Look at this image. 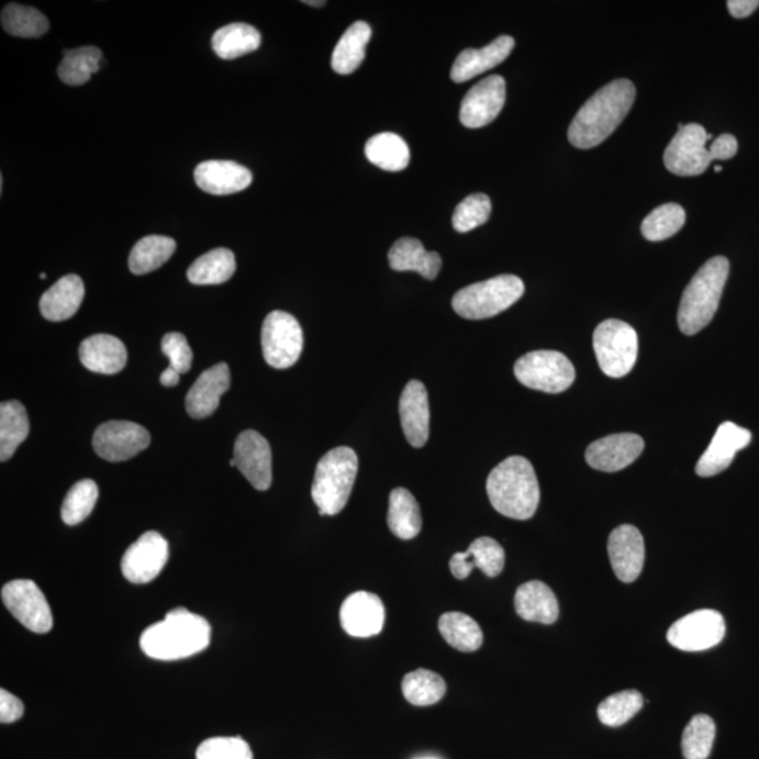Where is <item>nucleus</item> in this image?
I'll list each match as a JSON object with an SVG mask.
<instances>
[{"label":"nucleus","instance_id":"f257e3e1","mask_svg":"<svg viewBox=\"0 0 759 759\" xmlns=\"http://www.w3.org/2000/svg\"><path fill=\"white\" fill-rule=\"evenodd\" d=\"M635 99L636 88L630 80L616 79L605 85L577 113L568 129V141L580 149L602 144L626 119Z\"/></svg>","mask_w":759,"mask_h":759},{"label":"nucleus","instance_id":"f03ea898","mask_svg":"<svg viewBox=\"0 0 759 759\" xmlns=\"http://www.w3.org/2000/svg\"><path fill=\"white\" fill-rule=\"evenodd\" d=\"M209 622L185 607H176L164 621L145 628L139 638L141 650L154 660H183L210 646Z\"/></svg>","mask_w":759,"mask_h":759},{"label":"nucleus","instance_id":"7ed1b4c3","mask_svg":"<svg viewBox=\"0 0 759 759\" xmlns=\"http://www.w3.org/2000/svg\"><path fill=\"white\" fill-rule=\"evenodd\" d=\"M487 494L501 515L531 520L540 502L539 481L532 462L522 456L507 457L490 472Z\"/></svg>","mask_w":759,"mask_h":759},{"label":"nucleus","instance_id":"20e7f679","mask_svg":"<svg viewBox=\"0 0 759 759\" xmlns=\"http://www.w3.org/2000/svg\"><path fill=\"white\" fill-rule=\"evenodd\" d=\"M730 271L725 256H715L707 260L693 276L691 283L683 291L678 325L685 335H695L711 324L721 304L723 290Z\"/></svg>","mask_w":759,"mask_h":759},{"label":"nucleus","instance_id":"39448f33","mask_svg":"<svg viewBox=\"0 0 759 759\" xmlns=\"http://www.w3.org/2000/svg\"><path fill=\"white\" fill-rule=\"evenodd\" d=\"M358 466L355 450L346 446L336 447L321 457L311 489L321 515H338L348 504L358 476Z\"/></svg>","mask_w":759,"mask_h":759},{"label":"nucleus","instance_id":"423d86ee","mask_svg":"<svg viewBox=\"0 0 759 759\" xmlns=\"http://www.w3.org/2000/svg\"><path fill=\"white\" fill-rule=\"evenodd\" d=\"M525 293L517 276L501 275L457 291L451 305L466 320H487L510 309Z\"/></svg>","mask_w":759,"mask_h":759},{"label":"nucleus","instance_id":"0eeeda50","mask_svg":"<svg viewBox=\"0 0 759 759\" xmlns=\"http://www.w3.org/2000/svg\"><path fill=\"white\" fill-rule=\"evenodd\" d=\"M594 350L603 373L612 379L625 377L637 360L635 328L620 320L603 321L594 332Z\"/></svg>","mask_w":759,"mask_h":759},{"label":"nucleus","instance_id":"6e6552de","mask_svg":"<svg viewBox=\"0 0 759 759\" xmlns=\"http://www.w3.org/2000/svg\"><path fill=\"white\" fill-rule=\"evenodd\" d=\"M514 371L522 384L543 393H562L576 380L574 366L556 350L531 351L516 361Z\"/></svg>","mask_w":759,"mask_h":759},{"label":"nucleus","instance_id":"1a4fd4ad","mask_svg":"<svg viewBox=\"0 0 759 759\" xmlns=\"http://www.w3.org/2000/svg\"><path fill=\"white\" fill-rule=\"evenodd\" d=\"M303 330L293 315L274 311L263 326V350L266 364L275 369H289L298 364L303 351Z\"/></svg>","mask_w":759,"mask_h":759},{"label":"nucleus","instance_id":"9d476101","mask_svg":"<svg viewBox=\"0 0 759 759\" xmlns=\"http://www.w3.org/2000/svg\"><path fill=\"white\" fill-rule=\"evenodd\" d=\"M708 139H712V135L707 134L701 124L683 125L663 154L666 168L678 176H699L706 172L713 163L711 150L706 147Z\"/></svg>","mask_w":759,"mask_h":759},{"label":"nucleus","instance_id":"9b49d317","mask_svg":"<svg viewBox=\"0 0 759 759\" xmlns=\"http://www.w3.org/2000/svg\"><path fill=\"white\" fill-rule=\"evenodd\" d=\"M726 635L725 617L721 612L702 610L673 623L667 633L668 643L682 651H705L721 645Z\"/></svg>","mask_w":759,"mask_h":759},{"label":"nucleus","instance_id":"f8f14e48","mask_svg":"<svg viewBox=\"0 0 759 759\" xmlns=\"http://www.w3.org/2000/svg\"><path fill=\"white\" fill-rule=\"evenodd\" d=\"M2 601L30 632L44 635L52 630L54 621L52 607L43 591L30 580L10 581L2 588Z\"/></svg>","mask_w":759,"mask_h":759},{"label":"nucleus","instance_id":"ddd939ff","mask_svg":"<svg viewBox=\"0 0 759 759\" xmlns=\"http://www.w3.org/2000/svg\"><path fill=\"white\" fill-rule=\"evenodd\" d=\"M150 435L144 426L129 421H109L93 435V449L102 459L118 462L133 459L147 449Z\"/></svg>","mask_w":759,"mask_h":759},{"label":"nucleus","instance_id":"4468645a","mask_svg":"<svg viewBox=\"0 0 759 759\" xmlns=\"http://www.w3.org/2000/svg\"><path fill=\"white\" fill-rule=\"evenodd\" d=\"M169 545L158 532H147L124 552L122 572L133 584H148L164 570Z\"/></svg>","mask_w":759,"mask_h":759},{"label":"nucleus","instance_id":"2eb2a0df","mask_svg":"<svg viewBox=\"0 0 759 759\" xmlns=\"http://www.w3.org/2000/svg\"><path fill=\"white\" fill-rule=\"evenodd\" d=\"M506 99L505 79L500 75L482 79L475 85L460 108V122L467 129H481L494 122L504 108Z\"/></svg>","mask_w":759,"mask_h":759},{"label":"nucleus","instance_id":"dca6fc26","mask_svg":"<svg viewBox=\"0 0 759 759\" xmlns=\"http://www.w3.org/2000/svg\"><path fill=\"white\" fill-rule=\"evenodd\" d=\"M235 467L258 491L271 485V450L269 442L256 431H245L236 437Z\"/></svg>","mask_w":759,"mask_h":759},{"label":"nucleus","instance_id":"f3484780","mask_svg":"<svg viewBox=\"0 0 759 759\" xmlns=\"http://www.w3.org/2000/svg\"><path fill=\"white\" fill-rule=\"evenodd\" d=\"M752 439L751 432L734 422L718 426L715 436L696 465V475L713 477L721 475L732 465L738 451L746 449Z\"/></svg>","mask_w":759,"mask_h":759},{"label":"nucleus","instance_id":"a211bd4d","mask_svg":"<svg viewBox=\"0 0 759 759\" xmlns=\"http://www.w3.org/2000/svg\"><path fill=\"white\" fill-rule=\"evenodd\" d=\"M611 565L622 582L636 581L645 566V539L640 531L632 525H622L611 533L607 542Z\"/></svg>","mask_w":759,"mask_h":759},{"label":"nucleus","instance_id":"6ab92c4d","mask_svg":"<svg viewBox=\"0 0 759 759\" xmlns=\"http://www.w3.org/2000/svg\"><path fill=\"white\" fill-rule=\"evenodd\" d=\"M386 611L380 598L359 591L346 598L341 607V625L351 637H371L383 630Z\"/></svg>","mask_w":759,"mask_h":759},{"label":"nucleus","instance_id":"aec40b11","mask_svg":"<svg viewBox=\"0 0 759 759\" xmlns=\"http://www.w3.org/2000/svg\"><path fill=\"white\" fill-rule=\"evenodd\" d=\"M645 440L635 434H616L594 442L587 449L585 459L592 469L615 472L626 469L640 457Z\"/></svg>","mask_w":759,"mask_h":759},{"label":"nucleus","instance_id":"412c9836","mask_svg":"<svg viewBox=\"0 0 759 759\" xmlns=\"http://www.w3.org/2000/svg\"><path fill=\"white\" fill-rule=\"evenodd\" d=\"M231 387L227 364H219L203 371L186 395V411L194 420L208 418L220 406L221 397Z\"/></svg>","mask_w":759,"mask_h":759},{"label":"nucleus","instance_id":"4be33fe9","mask_svg":"<svg viewBox=\"0 0 759 759\" xmlns=\"http://www.w3.org/2000/svg\"><path fill=\"white\" fill-rule=\"evenodd\" d=\"M194 180L205 193L227 196L248 188L253 172L233 160H205L194 169Z\"/></svg>","mask_w":759,"mask_h":759},{"label":"nucleus","instance_id":"5701e85b","mask_svg":"<svg viewBox=\"0 0 759 759\" xmlns=\"http://www.w3.org/2000/svg\"><path fill=\"white\" fill-rule=\"evenodd\" d=\"M400 418L406 440L412 447H424L429 437L428 391L421 381L405 386L400 399Z\"/></svg>","mask_w":759,"mask_h":759},{"label":"nucleus","instance_id":"b1692460","mask_svg":"<svg viewBox=\"0 0 759 759\" xmlns=\"http://www.w3.org/2000/svg\"><path fill=\"white\" fill-rule=\"evenodd\" d=\"M514 47V38L510 37V35H501L491 44L485 45L484 48L465 49L456 58L454 67H451V80L456 83H462L479 77V75L487 72V70L504 63Z\"/></svg>","mask_w":759,"mask_h":759},{"label":"nucleus","instance_id":"393cba45","mask_svg":"<svg viewBox=\"0 0 759 759\" xmlns=\"http://www.w3.org/2000/svg\"><path fill=\"white\" fill-rule=\"evenodd\" d=\"M505 567V551L500 543L491 537H479L471 543L469 550L456 552L450 559V571L457 580H465L472 568H480L487 577L500 576Z\"/></svg>","mask_w":759,"mask_h":759},{"label":"nucleus","instance_id":"a878e982","mask_svg":"<svg viewBox=\"0 0 759 759\" xmlns=\"http://www.w3.org/2000/svg\"><path fill=\"white\" fill-rule=\"evenodd\" d=\"M79 359L93 373L115 375L127 364V349L113 335H92L80 345Z\"/></svg>","mask_w":759,"mask_h":759},{"label":"nucleus","instance_id":"bb28decb","mask_svg":"<svg viewBox=\"0 0 759 759\" xmlns=\"http://www.w3.org/2000/svg\"><path fill=\"white\" fill-rule=\"evenodd\" d=\"M85 299V284L77 275H67L40 300V311L45 320L62 323L78 313Z\"/></svg>","mask_w":759,"mask_h":759},{"label":"nucleus","instance_id":"cd10ccee","mask_svg":"<svg viewBox=\"0 0 759 759\" xmlns=\"http://www.w3.org/2000/svg\"><path fill=\"white\" fill-rule=\"evenodd\" d=\"M515 610L522 620L543 625H552L560 613L555 592L542 581H529L517 588Z\"/></svg>","mask_w":759,"mask_h":759},{"label":"nucleus","instance_id":"c85d7f7f","mask_svg":"<svg viewBox=\"0 0 759 759\" xmlns=\"http://www.w3.org/2000/svg\"><path fill=\"white\" fill-rule=\"evenodd\" d=\"M391 269L397 271H418L425 279L435 280L442 269L439 254L428 253L421 241L401 238L390 249Z\"/></svg>","mask_w":759,"mask_h":759},{"label":"nucleus","instance_id":"c756f323","mask_svg":"<svg viewBox=\"0 0 759 759\" xmlns=\"http://www.w3.org/2000/svg\"><path fill=\"white\" fill-rule=\"evenodd\" d=\"M371 38V29L365 22H356L342 35L332 54V69L339 75L355 72L364 63L366 47Z\"/></svg>","mask_w":759,"mask_h":759},{"label":"nucleus","instance_id":"7c9ffc66","mask_svg":"<svg viewBox=\"0 0 759 759\" xmlns=\"http://www.w3.org/2000/svg\"><path fill=\"white\" fill-rule=\"evenodd\" d=\"M387 524L399 539L411 540L420 535L421 510L415 496L409 490L395 489L391 492Z\"/></svg>","mask_w":759,"mask_h":759},{"label":"nucleus","instance_id":"2f4dec72","mask_svg":"<svg viewBox=\"0 0 759 759\" xmlns=\"http://www.w3.org/2000/svg\"><path fill=\"white\" fill-rule=\"evenodd\" d=\"M263 43L260 33L245 23H233L214 33L211 45L214 53L223 59H235L256 52Z\"/></svg>","mask_w":759,"mask_h":759},{"label":"nucleus","instance_id":"473e14b6","mask_svg":"<svg viewBox=\"0 0 759 759\" xmlns=\"http://www.w3.org/2000/svg\"><path fill=\"white\" fill-rule=\"evenodd\" d=\"M29 432L27 411L22 402H2L0 405V460H9L18 447L27 439Z\"/></svg>","mask_w":759,"mask_h":759},{"label":"nucleus","instance_id":"72a5a7b5","mask_svg":"<svg viewBox=\"0 0 759 759\" xmlns=\"http://www.w3.org/2000/svg\"><path fill=\"white\" fill-rule=\"evenodd\" d=\"M365 153L371 164L389 172H400L405 169L411 158L409 145L394 133L375 135L367 141Z\"/></svg>","mask_w":759,"mask_h":759},{"label":"nucleus","instance_id":"f704fd0d","mask_svg":"<svg viewBox=\"0 0 759 759\" xmlns=\"http://www.w3.org/2000/svg\"><path fill=\"white\" fill-rule=\"evenodd\" d=\"M175 250V239L169 238V236H145L134 245L129 258V268L134 275H147L168 263Z\"/></svg>","mask_w":759,"mask_h":759},{"label":"nucleus","instance_id":"c9c22d12","mask_svg":"<svg viewBox=\"0 0 759 759\" xmlns=\"http://www.w3.org/2000/svg\"><path fill=\"white\" fill-rule=\"evenodd\" d=\"M235 256L230 249L219 248L200 256L188 270L190 283L198 286L221 284L233 278Z\"/></svg>","mask_w":759,"mask_h":759},{"label":"nucleus","instance_id":"e433bc0d","mask_svg":"<svg viewBox=\"0 0 759 759\" xmlns=\"http://www.w3.org/2000/svg\"><path fill=\"white\" fill-rule=\"evenodd\" d=\"M439 632L451 647L462 652L479 650L484 640L479 623L460 612H447L442 615Z\"/></svg>","mask_w":759,"mask_h":759},{"label":"nucleus","instance_id":"4c0bfd02","mask_svg":"<svg viewBox=\"0 0 759 759\" xmlns=\"http://www.w3.org/2000/svg\"><path fill=\"white\" fill-rule=\"evenodd\" d=\"M402 693L411 705L431 706L445 696L446 682L439 673L421 668L406 673L402 680Z\"/></svg>","mask_w":759,"mask_h":759},{"label":"nucleus","instance_id":"58836bf2","mask_svg":"<svg viewBox=\"0 0 759 759\" xmlns=\"http://www.w3.org/2000/svg\"><path fill=\"white\" fill-rule=\"evenodd\" d=\"M4 32L20 38H37L48 32L49 22L40 10L10 3L2 10Z\"/></svg>","mask_w":759,"mask_h":759},{"label":"nucleus","instance_id":"ea45409f","mask_svg":"<svg viewBox=\"0 0 759 759\" xmlns=\"http://www.w3.org/2000/svg\"><path fill=\"white\" fill-rule=\"evenodd\" d=\"M102 52L97 47H80L64 53L58 67V77L69 87H80L99 70Z\"/></svg>","mask_w":759,"mask_h":759},{"label":"nucleus","instance_id":"a19ab883","mask_svg":"<svg viewBox=\"0 0 759 759\" xmlns=\"http://www.w3.org/2000/svg\"><path fill=\"white\" fill-rule=\"evenodd\" d=\"M685 221L687 213L680 204H662L643 221L641 234L647 241L658 243L676 235L685 225Z\"/></svg>","mask_w":759,"mask_h":759},{"label":"nucleus","instance_id":"79ce46f5","mask_svg":"<svg viewBox=\"0 0 759 759\" xmlns=\"http://www.w3.org/2000/svg\"><path fill=\"white\" fill-rule=\"evenodd\" d=\"M99 498V487L93 480H80L69 490L63 502L62 517L65 525L75 526L92 514Z\"/></svg>","mask_w":759,"mask_h":759},{"label":"nucleus","instance_id":"37998d69","mask_svg":"<svg viewBox=\"0 0 759 759\" xmlns=\"http://www.w3.org/2000/svg\"><path fill=\"white\" fill-rule=\"evenodd\" d=\"M716 737L712 717L696 715L682 734V754L685 759H707Z\"/></svg>","mask_w":759,"mask_h":759},{"label":"nucleus","instance_id":"c03bdc74","mask_svg":"<svg viewBox=\"0 0 759 759\" xmlns=\"http://www.w3.org/2000/svg\"><path fill=\"white\" fill-rule=\"evenodd\" d=\"M641 693L635 690L623 691L606 697L598 707V717L603 725L620 727L635 717L643 707Z\"/></svg>","mask_w":759,"mask_h":759},{"label":"nucleus","instance_id":"a18cd8bd","mask_svg":"<svg viewBox=\"0 0 759 759\" xmlns=\"http://www.w3.org/2000/svg\"><path fill=\"white\" fill-rule=\"evenodd\" d=\"M491 200L489 196L476 193L469 196L457 205L454 214V227L457 233H470V231L485 224L491 215Z\"/></svg>","mask_w":759,"mask_h":759},{"label":"nucleus","instance_id":"49530a36","mask_svg":"<svg viewBox=\"0 0 759 759\" xmlns=\"http://www.w3.org/2000/svg\"><path fill=\"white\" fill-rule=\"evenodd\" d=\"M196 759H254V754L244 738L213 737L200 744Z\"/></svg>","mask_w":759,"mask_h":759},{"label":"nucleus","instance_id":"de8ad7c7","mask_svg":"<svg viewBox=\"0 0 759 759\" xmlns=\"http://www.w3.org/2000/svg\"><path fill=\"white\" fill-rule=\"evenodd\" d=\"M163 351L170 361V369L178 371L179 375L188 373L192 367L193 351L182 334L179 332L166 334L163 339Z\"/></svg>","mask_w":759,"mask_h":759},{"label":"nucleus","instance_id":"09e8293b","mask_svg":"<svg viewBox=\"0 0 759 759\" xmlns=\"http://www.w3.org/2000/svg\"><path fill=\"white\" fill-rule=\"evenodd\" d=\"M24 715V705L19 697L7 690L0 691V722L14 723Z\"/></svg>","mask_w":759,"mask_h":759},{"label":"nucleus","instance_id":"8fccbe9b","mask_svg":"<svg viewBox=\"0 0 759 759\" xmlns=\"http://www.w3.org/2000/svg\"><path fill=\"white\" fill-rule=\"evenodd\" d=\"M738 143L736 137L732 134H722L721 137L713 141L708 150H711L713 160L732 159L737 154Z\"/></svg>","mask_w":759,"mask_h":759},{"label":"nucleus","instance_id":"3c124183","mask_svg":"<svg viewBox=\"0 0 759 759\" xmlns=\"http://www.w3.org/2000/svg\"><path fill=\"white\" fill-rule=\"evenodd\" d=\"M759 8V0H730L727 2L728 12L733 18L746 19Z\"/></svg>","mask_w":759,"mask_h":759},{"label":"nucleus","instance_id":"603ef678","mask_svg":"<svg viewBox=\"0 0 759 759\" xmlns=\"http://www.w3.org/2000/svg\"><path fill=\"white\" fill-rule=\"evenodd\" d=\"M180 375L174 369H166L163 375H160V384L165 387H175L179 384Z\"/></svg>","mask_w":759,"mask_h":759},{"label":"nucleus","instance_id":"864d4df0","mask_svg":"<svg viewBox=\"0 0 759 759\" xmlns=\"http://www.w3.org/2000/svg\"><path fill=\"white\" fill-rule=\"evenodd\" d=\"M304 3L310 4V7H315V8L324 7V4H325V2H310V0H309V2H304Z\"/></svg>","mask_w":759,"mask_h":759},{"label":"nucleus","instance_id":"5fc2aeb1","mask_svg":"<svg viewBox=\"0 0 759 759\" xmlns=\"http://www.w3.org/2000/svg\"><path fill=\"white\" fill-rule=\"evenodd\" d=\"M723 168L721 165L715 166V172H722Z\"/></svg>","mask_w":759,"mask_h":759},{"label":"nucleus","instance_id":"6e6d98bb","mask_svg":"<svg viewBox=\"0 0 759 759\" xmlns=\"http://www.w3.org/2000/svg\"><path fill=\"white\" fill-rule=\"evenodd\" d=\"M40 279H42V280L47 279V275H45V274L40 275Z\"/></svg>","mask_w":759,"mask_h":759},{"label":"nucleus","instance_id":"4d7b16f0","mask_svg":"<svg viewBox=\"0 0 759 759\" xmlns=\"http://www.w3.org/2000/svg\"><path fill=\"white\" fill-rule=\"evenodd\" d=\"M421 759H435V758H421Z\"/></svg>","mask_w":759,"mask_h":759}]
</instances>
